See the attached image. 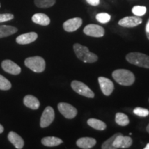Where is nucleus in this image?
Returning a JSON list of instances; mask_svg holds the SVG:
<instances>
[{"mask_svg":"<svg viewBox=\"0 0 149 149\" xmlns=\"http://www.w3.org/2000/svg\"><path fill=\"white\" fill-rule=\"evenodd\" d=\"M112 76L119 84L126 86H131L135 80V75L133 72L126 69L115 70L113 72Z\"/></svg>","mask_w":149,"mask_h":149,"instance_id":"nucleus-1","label":"nucleus"},{"mask_svg":"<svg viewBox=\"0 0 149 149\" xmlns=\"http://www.w3.org/2000/svg\"><path fill=\"white\" fill-rule=\"evenodd\" d=\"M73 49L77 58L84 63H94L97 61L98 57L95 53L89 51L86 46H82L79 44H74Z\"/></svg>","mask_w":149,"mask_h":149,"instance_id":"nucleus-2","label":"nucleus"},{"mask_svg":"<svg viewBox=\"0 0 149 149\" xmlns=\"http://www.w3.org/2000/svg\"><path fill=\"white\" fill-rule=\"evenodd\" d=\"M126 59L130 64L142 68H149V56L144 53L138 52L130 53L126 55Z\"/></svg>","mask_w":149,"mask_h":149,"instance_id":"nucleus-3","label":"nucleus"},{"mask_svg":"<svg viewBox=\"0 0 149 149\" xmlns=\"http://www.w3.org/2000/svg\"><path fill=\"white\" fill-rule=\"evenodd\" d=\"M26 66L35 72H42L46 68V61L40 56L28 57L24 61Z\"/></svg>","mask_w":149,"mask_h":149,"instance_id":"nucleus-4","label":"nucleus"},{"mask_svg":"<svg viewBox=\"0 0 149 149\" xmlns=\"http://www.w3.org/2000/svg\"><path fill=\"white\" fill-rule=\"evenodd\" d=\"M71 88L74 91L80 95L84 96L88 98H93L95 97L94 93L90 88L84 83L81 81L74 80L71 83Z\"/></svg>","mask_w":149,"mask_h":149,"instance_id":"nucleus-5","label":"nucleus"},{"mask_svg":"<svg viewBox=\"0 0 149 149\" xmlns=\"http://www.w3.org/2000/svg\"><path fill=\"white\" fill-rule=\"evenodd\" d=\"M57 107L61 114L66 119H73L77 114V110L70 104L60 102Z\"/></svg>","mask_w":149,"mask_h":149,"instance_id":"nucleus-6","label":"nucleus"},{"mask_svg":"<svg viewBox=\"0 0 149 149\" xmlns=\"http://www.w3.org/2000/svg\"><path fill=\"white\" fill-rule=\"evenodd\" d=\"M55 119V111L51 107H47L43 112L40 119V126L42 128L48 127Z\"/></svg>","mask_w":149,"mask_h":149,"instance_id":"nucleus-7","label":"nucleus"},{"mask_svg":"<svg viewBox=\"0 0 149 149\" xmlns=\"http://www.w3.org/2000/svg\"><path fill=\"white\" fill-rule=\"evenodd\" d=\"M84 33L88 36L94 37H102L104 35L105 31L101 26L97 24H88L84 29Z\"/></svg>","mask_w":149,"mask_h":149,"instance_id":"nucleus-8","label":"nucleus"},{"mask_svg":"<svg viewBox=\"0 0 149 149\" xmlns=\"http://www.w3.org/2000/svg\"><path fill=\"white\" fill-rule=\"evenodd\" d=\"M142 23V19L137 16H128L121 19L118 24L121 26L126 28H133Z\"/></svg>","mask_w":149,"mask_h":149,"instance_id":"nucleus-9","label":"nucleus"},{"mask_svg":"<svg viewBox=\"0 0 149 149\" xmlns=\"http://www.w3.org/2000/svg\"><path fill=\"white\" fill-rule=\"evenodd\" d=\"M100 88L106 96H109L114 90V84L111 79L104 77H100L98 78Z\"/></svg>","mask_w":149,"mask_h":149,"instance_id":"nucleus-10","label":"nucleus"},{"mask_svg":"<svg viewBox=\"0 0 149 149\" xmlns=\"http://www.w3.org/2000/svg\"><path fill=\"white\" fill-rule=\"evenodd\" d=\"M1 67L4 71L9 74L17 75L21 72V68L10 59H6L1 62Z\"/></svg>","mask_w":149,"mask_h":149,"instance_id":"nucleus-11","label":"nucleus"},{"mask_svg":"<svg viewBox=\"0 0 149 149\" xmlns=\"http://www.w3.org/2000/svg\"><path fill=\"white\" fill-rule=\"evenodd\" d=\"M82 24V19L80 17H74L68 19L63 24V28L66 32H74L79 29Z\"/></svg>","mask_w":149,"mask_h":149,"instance_id":"nucleus-12","label":"nucleus"},{"mask_svg":"<svg viewBox=\"0 0 149 149\" xmlns=\"http://www.w3.org/2000/svg\"><path fill=\"white\" fill-rule=\"evenodd\" d=\"M38 37V35L35 32H31L20 35L16 38V42L19 44H29L35 42Z\"/></svg>","mask_w":149,"mask_h":149,"instance_id":"nucleus-13","label":"nucleus"},{"mask_svg":"<svg viewBox=\"0 0 149 149\" xmlns=\"http://www.w3.org/2000/svg\"><path fill=\"white\" fill-rule=\"evenodd\" d=\"M96 139L92 137H81L77 139L76 144L80 148L90 149L92 148L96 144Z\"/></svg>","mask_w":149,"mask_h":149,"instance_id":"nucleus-14","label":"nucleus"},{"mask_svg":"<svg viewBox=\"0 0 149 149\" xmlns=\"http://www.w3.org/2000/svg\"><path fill=\"white\" fill-rule=\"evenodd\" d=\"M8 139L10 142L17 149H21L24 146V141L20 135L13 131H10L8 135Z\"/></svg>","mask_w":149,"mask_h":149,"instance_id":"nucleus-15","label":"nucleus"},{"mask_svg":"<svg viewBox=\"0 0 149 149\" xmlns=\"http://www.w3.org/2000/svg\"><path fill=\"white\" fill-rule=\"evenodd\" d=\"M24 104L26 107L33 110H37L40 106V102L36 97L28 95L24 98Z\"/></svg>","mask_w":149,"mask_h":149,"instance_id":"nucleus-16","label":"nucleus"},{"mask_svg":"<svg viewBox=\"0 0 149 149\" xmlns=\"http://www.w3.org/2000/svg\"><path fill=\"white\" fill-rule=\"evenodd\" d=\"M32 21L41 26H48L51 23L49 17L44 13H36L32 17Z\"/></svg>","mask_w":149,"mask_h":149,"instance_id":"nucleus-17","label":"nucleus"},{"mask_svg":"<svg viewBox=\"0 0 149 149\" xmlns=\"http://www.w3.org/2000/svg\"><path fill=\"white\" fill-rule=\"evenodd\" d=\"M63 141L56 137H46L42 139V144L48 147L57 146L62 144Z\"/></svg>","mask_w":149,"mask_h":149,"instance_id":"nucleus-18","label":"nucleus"},{"mask_svg":"<svg viewBox=\"0 0 149 149\" xmlns=\"http://www.w3.org/2000/svg\"><path fill=\"white\" fill-rule=\"evenodd\" d=\"M17 29L16 27L11 26L3 25L0 26V38L8 37L11 35H13L17 32Z\"/></svg>","mask_w":149,"mask_h":149,"instance_id":"nucleus-19","label":"nucleus"},{"mask_svg":"<svg viewBox=\"0 0 149 149\" xmlns=\"http://www.w3.org/2000/svg\"><path fill=\"white\" fill-rule=\"evenodd\" d=\"M87 124L91 127H92L94 129L98 130H104L107 128V124L102 121L97 120V119L91 118L87 121Z\"/></svg>","mask_w":149,"mask_h":149,"instance_id":"nucleus-20","label":"nucleus"},{"mask_svg":"<svg viewBox=\"0 0 149 149\" xmlns=\"http://www.w3.org/2000/svg\"><path fill=\"white\" fill-rule=\"evenodd\" d=\"M115 122L120 126H126L129 124L130 121L126 115L122 113H117L115 115Z\"/></svg>","mask_w":149,"mask_h":149,"instance_id":"nucleus-21","label":"nucleus"},{"mask_svg":"<svg viewBox=\"0 0 149 149\" xmlns=\"http://www.w3.org/2000/svg\"><path fill=\"white\" fill-rule=\"evenodd\" d=\"M56 0H34L35 6L41 8H46L53 6Z\"/></svg>","mask_w":149,"mask_h":149,"instance_id":"nucleus-22","label":"nucleus"},{"mask_svg":"<svg viewBox=\"0 0 149 149\" xmlns=\"http://www.w3.org/2000/svg\"><path fill=\"white\" fill-rule=\"evenodd\" d=\"M120 133H117L115 135H113L111 137H110L109 139H108L107 141H105L103 143V144L102 145V149H114L113 147V141H114L115 137L117 135H120Z\"/></svg>","mask_w":149,"mask_h":149,"instance_id":"nucleus-23","label":"nucleus"},{"mask_svg":"<svg viewBox=\"0 0 149 149\" xmlns=\"http://www.w3.org/2000/svg\"><path fill=\"white\" fill-rule=\"evenodd\" d=\"M11 83L6 78L0 74V90L8 91L11 88Z\"/></svg>","mask_w":149,"mask_h":149,"instance_id":"nucleus-24","label":"nucleus"},{"mask_svg":"<svg viewBox=\"0 0 149 149\" xmlns=\"http://www.w3.org/2000/svg\"><path fill=\"white\" fill-rule=\"evenodd\" d=\"M96 19L102 24H107L111 20V17L107 13H100L96 15Z\"/></svg>","mask_w":149,"mask_h":149,"instance_id":"nucleus-25","label":"nucleus"},{"mask_svg":"<svg viewBox=\"0 0 149 149\" xmlns=\"http://www.w3.org/2000/svg\"><path fill=\"white\" fill-rule=\"evenodd\" d=\"M132 12L135 16H143L146 13V8L143 6H135L132 8Z\"/></svg>","mask_w":149,"mask_h":149,"instance_id":"nucleus-26","label":"nucleus"},{"mask_svg":"<svg viewBox=\"0 0 149 149\" xmlns=\"http://www.w3.org/2000/svg\"><path fill=\"white\" fill-rule=\"evenodd\" d=\"M134 114L137 115L139 117H147L149 115V111L146 109H144V108L141 107H137L133 110Z\"/></svg>","mask_w":149,"mask_h":149,"instance_id":"nucleus-27","label":"nucleus"},{"mask_svg":"<svg viewBox=\"0 0 149 149\" xmlns=\"http://www.w3.org/2000/svg\"><path fill=\"white\" fill-rule=\"evenodd\" d=\"M133 144V139L128 136H123L122 145L120 148H128Z\"/></svg>","mask_w":149,"mask_h":149,"instance_id":"nucleus-28","label":"nucleus"},{"mask_svg":"<svg viewBox=\"0 0 149 149\" xmlns=\"http://www.w3.org/2000/svg\"><path fill=\"white\" fill-rule=\"evenodd\" d=\"M122 139H123V135L122 133H120V135H118L116 137H115V140L113 141V147H114V149L121 148V145H122Z\"/></svg>","mask_w":149,"mask_h":149,"instance_id":"nucleus-29","label":"nucleus"},{"mask_svg":"<svg viewBox=\"0 0 149 149\" xmlns=\"http://www.w3.org/2000/svg\"><path fill=\"white\" fill-rule=\"evenodd\" d=\"M14 18V15L10 13H4L0 14V23L1 22H5L12 20Z\"/></svg>","mask_w":149,"mask_h":149,"instance_id":"nucleus-30","label":"nucleus"},{"mask_svg":"<svg viewBox=\"0 0 149 149\" xmlns=\"http://www.w3.org/2000/svg\"><path fill=\"white\" fill-rule=\"evenodd\" d=\"M86 2L93 6H97L100 4V0H86Z\"/></svg>","mask_w":149,"mask_h":149,"instance_id":"nucleus-31","label":"nucleus"},{"mask_svg":"<svg viewBox=\"0 0 149 149\" xmlns=\"http://www.w3.org/2000/svg\"><path fill=\"white\" fill-rule=\"evenodd\" d=\"M146 33H149V19L146 25Z\"/></svg>","mask_w":149,"mask_h":149,"instance_id":"nucleus-32","label":"nucleus"},{"mask_svg":"<svg viewBox=\"0 0 149 149\" xmlns=\"http://www.w3.org/2000/svg\"><path fill=\"white\" fill-rule=\"evenodd\" d=\"M3 130H4V128H3V126L1 125V124H0V134L3 133Z\"/></svg>","mask_w":149,"mask_h":149,"instance_id":"nucleus-33","label":"nucleus"},{"mask_svg":"<svg viewBox=\"0 0 149 149\" xmlns=\"http://www.w3.org/2000/svg\"><path fill=\"white\" fill-rule=\"evenodd\" d=\"M144 149H149V143L146 144V146L144 147Z\"/></svg>","mask_w":149,"mask_h":149,"instance_id":"nucleus-34","label":"nucleus"},{"mask_svg":"<svg viewBox=\"0 0 149 149\" xmlns=\"http://www.w3.org/2000/svg\"><path fill=\"white\" fill-rule=\"evenodd\" d=\"M146 130H147V132H148V133H149V124H148V125L147 126V127H146Z\"/></svg>","mask_w":149,"mask_h":149,"instance_id":"nucleus-35","label":"nucleus"},{"mask_svg":"<svg viewBox=\"0 0 149 149\" xmlns=\"http://www.w3.org/2000/svg\"><path fill=\"white\" fill-rule=\"evenodd\" d=\"M146 33V37H147V38L149 40V33Z\"/></svg>","mask_w":149,"mask_h":149,"instance_id":"nucleus-36","label":"nucleus"},{"mask_svg":"<svg viewBox=\"0 0 149 149\" xmlns=\"http://www.w3.org/2000/svg\"><path fill=\"white\" fill-rule=\"evenodd\" d=\"M0 7H1V3H0Z\"/></svg>","mask_w":149,"mask_h":149,"instance_id":"nucleus-37","label":"nucleus"}]
</instances>
